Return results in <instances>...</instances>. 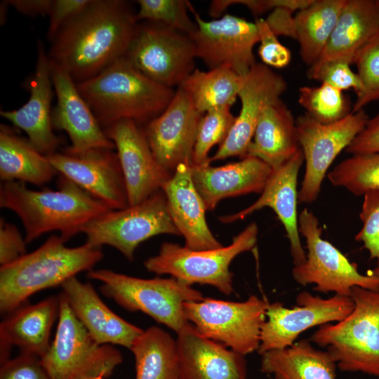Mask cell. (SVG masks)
Masks as SVG:
<instances>
[{
	"label": "cell",
	"mask_w": 379,
	"mask_h": 379,
	"mask_svg": "<svg viewBox=\"0 0 379 379\" xmlns=\"http://www.w3.org/2000/svg\"><path fill=\"white\" fill-rule=\"evenodd\" d=\"M58 171L47 156L28 140L5 125L0 128V178L3 182L19 181L42 186Z\"/></svg>",
	"instance_id": "4dcf8cb0"
},
{
	"label": "cell",
	"mask_w": 379,
	"mask_h": 379,
	"mask_svg": "<svg viewBox=\"0 0 379 379\" xmlns=\"http://www.w3.org/2000/svg\"><path fill=\"white\" fill-rule=\"evenodd\" d=\"M243 77L226 66L208 71L195 69L178 87L204 114L215 108L231 107L238 97Z\"/></svg>",
	"instance_id": "836d02e7"
},
{
	"label": "cell",
	"mask_w": 379,
	"mask_h": 379,
	"mask_svg": "<svg viewBox=\"0 0 379 379\" xmlns=\"http://www.w3.org/2000/svg\"><path fill=\"white\" fill-rule=\"evenodd\" d=\"M378 379H379V378H378Z\"/></svg>",
	"instance_id": "816d5d0a"
},
{
	"label": "cell",
	"mask_w": 379,
	"mask_h": 379,
	"mask_svg": "<svg viewBox=\"0 0 379 379\" xmlns=\"http://www.w3.org/2000/svg\"><path fill=\"white\" fill-rule=\"evenodd\" d=\"M190 168L194 185L207 211L214 209L227 197L261 194L273 171L266 163L251 156L220 166L191 164Z\"/></svg>",
	"instance_id": "cb8c5ba5"
},
{
	"label": "cell",
	"mask_w": 379,
	"mask_h": 379,
	"mask_svg": "<svg viewBox=\"0 0 379 379\" xmlns=\"http://www.w3.org/2000/svg\"><path fill=\"white\" fill-rule=\"evenodd\" d=\"M76 85L103 130L123 119L147 124L164 111L175 93L145 77L125 58Z\"/></svg>",
	"instance_id": "3957f363"
},
{
	"label": "cell",
	"mask_w": 379,
	"mask_h": 379,
	"mask_svg": "<svg viewBox=\"0 0 379 379\" xmlns=\"http://www.w3.org/2000/svg\"><path fill=\"white\" fill-rule=\"evenodd\" d=\"M347 0H313L294 16L295 39L302 61L315 63L325 48Z\"/></svg>",
	"instance_id": "1f68e13d"
},
{
	"label": "cell",
	"mask_w": 379,
	"mask_h": 379,
	"mask_svg": "<svg viewBox=\"0 0 379 379\" xmlns=\"http://www.w3.org/2000/svg\"><path fill=\"white\" fill-rule=\"evenodd\" d=\"M267 304L255 295L243 302L204 298L185 302L184 311L201 335L245 357L260 346Z\"/></svg>",
	"instance_id": "9c48e42d"
},
{
	"label": "cell",
	"mask_w": 379,
	"mask_h": 379,
	"mask_svg": "<svg viewBox=\"0 0 379 379\" xmlns=\"http://www.w3.org/2000/svg\"><path fill=\"white\" fill-rule=\"evenodd\" d=\"M58 173L72 181L112 210L129 206L126 187L117 153L91 149L81 153L66 150L47 156Z\"/></svg>",
	"instance_id": "e0dca14e"
},
{
	"label": "cell",
	"mask_w": 379,
	"mask_h": 379,
	"mask_svg": "<svg viewBox=\"0 0 379 379\" xmlns=\"http://www.w3.org/2000/svg\"><path fill=\"white\" fill-rule=\"evenodd\" d=\"M369 117L364 109L351 112L343 119L329 124H321L306 113L295 120L298 142L305 171L298 201H315L326 172L338 155L352 143L364 128Z\"/></svg>",
	"instance_id": "4fadbf2b"
},
{
	"label": "cell",
	"mask_w": 379,
	"mask_h": 379,
	"mask_svg": "<svg viewBox=\"0 0 379 379\" xmlns=\"http://www.w3.org/2000/svg\"><path fill=\"white\" fill-rule=\"evenodd\" d=\"M255 222L248 225L232 243L215 249L196 251L172 242L163 243L158 253L148 258L144 266L156 274H169L188 285H210L220 293H233L232 261L239 254L252 250L258 240Z\"/></svg>",
	"instance_id": "52a82bcc"
},
{
	"label": "cell",
	"mask_w": 379,
	"mask_h": 379,
	"mask_svg": "<svg viewBox=\"0 0 379 379\" xmlns=\"http://www.w3.org/2000/svg\"><path fill=\"white\" fill-rule=\"evenodd\" d=\"M87 275L99 281L102 293L124 309L142 312L177 333L189 323L184 303L204 298L192 286L173 277L142 279L109 270H92Z\"/></svg>",
	"instance_id": "8992f818"
},
{
	"label": "cell",
	"mask_w": 379,
	"mask_h": 379,
	"mask_svg": "<svg viewBox=\"0 0 379 379\" xmlns=\"http://www.w3.org/2000/svg\"><path fill=\"white\" fill-rule=\"evenodd\" d=\"M58 313L59 298L55 296L10 313L0 324L1 365L10 359L13 345L22 354L43 357L50 347L51 332Z\"/></svg>",
	"instance_id": "4316f807"
},
{
	"label": "cell",
	"mask_w": 379,
	"mask_h": 379,
	"mask_svg": "<svg viewBox=\"0 0 379 379\" xmlns=\"http://www.w3.org/2000/svg\"><path fill=\"white\" fill-rule=\"evenodd\" d=\"M53 341L41 362L52 379H86L108 377L123 361L120 351L112 345L98 343L74 314L61 293Z\"/></svg>",
	"instance_id": "ba28073f"
},
{
	"label": "cell",
	"mask_w": 379,
	"mask_h": 379,
	"mask_svg": "<svg viewBox=\"0 0 379 379\" xmlns=\"http://www.w3.org/2000/svg\"><path fill=\"white\" fill-rule=\"evenodd\" d=\"M372 274L379 278V265L373 270Z\"/></svg>",
	"instance_id": "681fc988"
},
{
	"label": "cell",
	"mask_w": 379,
	"mask_h": 379,
	"mask_svg": "<svg viewBox=\"0 0 379 379\" xmlns=\"http://www.w3.org/2000/svg\"><path fill=\"white\" fill-rule=\"evenodd\" d=\"M0 379H52L40 358L21 353L1 365Z\"/></svg>",
	"instance_id": "7bdbcfd3"
},
{
	"label": "cell",
	"mask_w": 379,
	"mask_h": 379,
	"mask_svg": "<svg viewBox=\"0 0 379 379\" xmlns=\"http://www.w3.org/2000/svg\"><path fill=\"white\" fill-rule=\"evenodd\" d=\"M197 30L191 36L197 58L209 69L226 66L244 77L256 63L253 47L259 43L255 22L225 14L218 19L206 21L190 5Z\"/></svg>",
	"instance_id": "9a60e30c"
},
{
	"label": "cell",
	"mask_w": 379,
	"mask_h": 379,
	"mask_svg": "<svg viewBox=\"0 0 379 379\" xmlns=\"http://www.w3.org/2000/svg\"><path fill=\"white\" fill-rule=\"evenodd\" d=\"M60 236L51 235L34 251L0 268V310L10 314L33 294L62 285L103 258L101 247L85 243L69 248Z\"/></svg>",
	"instance_id": "277c9868"
},
{
	"label": "cell",
	"mask_w": 379,
	"mask_h": 379,
	"mask_svg": "<svg viewBox=\"0 0 379 379\" xmlns=\"http://www.w3.org/2000/svg\"><path fill=\"white\" fill-rule=\"evenodd\" d=\"M300 149L291 111L281 98L267 105L259 117L246 156L258 158L274 170Z\"/></svg>",
	"instance_id": "f1b7e54d"
},
{
	"label": "cell",
	"mask_w": 379,
	"mask_h": 379,
	"mask_svg": "<svg viewBox=\"0 0 379 379\" xmlns=\"http://www.w3.org/2000/svg\"><path fill=\"white\" fill-rule=\"evenodd\" d=\"M255 23L260 38L258 53L262 64L274 68L286 67L291 60L290 50L279 41L265 19L255 18Z\"/></svg>",
	"instance_id": "b9f144b4"
},
{
	"label": "cell",
	"mask_w": 379,
	"mask_h": 379,
	"mask_svg": "<svg viewBox=\"0 0 379 379\" xmlns=\"http://www.w3.org/2000/svg\"><path fill=\"white\" fill-rule=\"evenodd\" d=\"M307 77L342 91L352 88L357 94L361 88L357 73L352 70L350 64L342 61L317 62L310 66Z\"/></svg>",
	"instance_id": "60d3db41"
},
{
	"label": "cell",
	"mask_w": 379,
	"mask_h": 379,
	"mask_svg": "<svg viewBox=\"0 0 379 379\" xmlns=\"http://www.w3.org/2000/svg\"><path fill=\"white\" fill-rule=\"evenodd\" d=\"M230 107L215 108L203 114L197 129L192 164H208L210 150L225 140L236 119Z\"/></svg>",
	"instance_id": "8d00e7d4"
},
{
	"label": "cell",
	"mask_w": 379,
	"mask_h": 379,
	"mask_svg": "<svg viewBox=\"0 0 379 379\" xmlns=\"http://www.w3.org/2000/svg\"><path fill=\"white\" fill-rule=\"evenodd\" d=\"M161 190L172 221L187 248L203 251L222 246L207 224V210L194 185L190 165L180 164Z\"/></svg>",
	"instance_id": "d4e9b609"
},
{
	"label": "cell",
	"mask_w": 379,
	"mask_h": 379,
	"mask_svg": "<svg viewBox=\"0 0 379 379\" xmlns=\"http://www.w3.org/2000/svg\"><path fill=\"white\" fill-rule=\"evenodd\" d=\"M295 302L291 308L279 302L267 304L257 351L260 354L291 346L310 328L343 320L354 307L351 296L335 294L322 298L307 291L296 295Z\"/></svg>",
	"instance_id": "5bb4252c"
},
{
	"label": "cell",
	"mask_w": 379,
	"mask_h": 379,
	"mask_svg": "<svg viewBox=\"0 0 379 379\" xmlns=\"http://www.w3.org/2000/svg\"><path fill=\"white\" fill-rule=\"evenodd\" d=\"M8 4L28 16L49 15L53 0H8Z\"/></svg>",
	"instance_id": "c3c4849f"
},
{
	"label": "cell",
	"mask_w": 379,
	"mask_h": 379,
	"mask_svg": "<svg viewBox=\"0 0 379 379\" xmlns=\"http://www.w3.org/2000/svg\"><path fill=\"white\" fill-rule=\"evenodd\" d=\"M298 230L305 239L307 253L305 262L294 266L291 272L298 284H314L317 291L345 296H351L354 286L379 291V278L361 274L357 264L324 239L318 218L306 208L299 214Z\"/></svg>",
	"instance_id": "30bf717a"
},
{
	"label": "cell",
	"mask_w": 379,
	"mask_h": 379,
	"mask_svg": "<svg viewBox=\"0 0 379 379\" xmlns=\"http://www.w3.org/2000/svg\"><path fill=\"white\" fill-rule=\"evenodd\" d=\"M26 241L17 227L0 220V264L8 265L26 254Z\"/></svg>",
	"instance_id": "ee69618b"
},
{
	"label": "cell",
	"mask_w": 379,
	"mask_h": 379,
	"mask_svg": "<svg viewBox=\"0 0 379 379\" xmlns=\"http://www.w3.org/2000/svg\"><path fill=\"white\" fill-rule=\"evenodd\" d=\"M137 21L145 20L163 24L192 36L197 24L188 14L190 3L186 0H138Z\"/></svg>",
	"instance_id": "74e56055"
},
{
	"label": "cell",
	"mask_w": 379,
	"mask_h": 379,
	"mask_svg": "<svg viewBox=\"0 0 379 379\" xmlns=\"http://www.w3.org/2000/svg\"><path fill=\"white\" fill-rule=\"evenodd\" d=\"M287 88L285 79L264 64L255 63L243 77L238 93L241 107L225 140L208 164L232 157H244L264 107Z\"/></svg>",
	"instance_id": "d6986e66"
},
{
	"label": "cell",
	"mask_w": 379,
	"mask_h": 379,
	"mask_svg": "<svg viewBox=\"0 0 379 379\" xmlns=\"http://www.w3.org/2000/svg\"><path fill=\"white\" fill-rule=\"evenodd\" d=\"M378 34V0H347L317 62L354 63L360 51Z\"/></svg>",
	"instance_id": "83f0119b"
},
{
	"label": "cell",
	"mask_w": 379,
	"mask_h": 379,
	"mask_svg": "<svg viewBox=\"0 0 379 379\" xmlns=\"http://www.w3.org/2000/svg\"><path fill=\"white\" fill-rule=\"evenodd\" d=\"M298 103L317 121L329 124L352 112L351 105L343 91L326 83L299 88Z\"/></svg>",
	"instance_id": "d590c367"
},
{
	"label": "cell",
	"mask_w": 379,
	"mask_h": 379,
	"mask_svg": "<svg viewBox=\"0 0 379 379\" xmlns=\"http://www.w3.org/2000/svg\"><path fill=\"white\" fill-rule=\"evenodd\" d=\"M137 25L127 1L91 0L58 31L48 58L76 83L87 80L125 57Z\"/></svg>",
	"instance_id": "6da1fadb"
},
{
	"label": "cell",
	"mask_w": 379,
	"mask_h": 379,
	"mask_svg": "<svg viewBox=\"0 0 379 379\" xmlns=\"http://www.w3.org/2000/svg\"><path fill=\"white\" fill-rule=\"evenodd\" d=\"M359 218L363 223L355 240L362 242L371 259H376L379 265V190L364 195Z\"/></svg>",
	"instance_id": "ab89813d"
},
{
	"label": "cell",
	"mask_w": 379,
	"mask_h": 379,
	"mask_svg": "<svg viewBox=\"0 0 379 379\" xmlns=\"http://www.w3.org/2000/svg\"><path fill=\"white\" fill-rule=\"evenodd\" d=\"M351 298L352 312L319 326L310 340L326 348L340 371L379 378V291L354 286Z\"/></svg>",
	"instance_id": "5b68a950"
},
{
	"label": "cell",
	"mask_w": 379,
	"mask_h": 379,
	"mask_svg": "<svg viewBox=\"0 0 379 379\" xmlns=\"http://www.w3.org/2000/svg\"><path fill=\"white\" fill-rule=\"evenodd\" d=\"M0 206L18 216L27 244L51 231L60 232L67 241L89 222L112 210L62 175L56 190H33L22 182H3Z\"/></svg>",
	"instance_id": "7a4b0ae2"
},
{
	"label": "cell",
	"mask_w": 379,
	"mask_h": 379,
	"mask_svg": "<svg viewBox=\"0 0 379 379\" xmlns=\"http://www.w3.org/2000/svg\"><path fill=\"white\" fill-rule=\"evenodd\" d=\"M177 335L178 379H247L244 356L201 335L190 322Z\"/></svg>",
	"instance_id": "603a6c76"
},
{
	"label": "cell",
	"mask_w": 379,
	"mask_h": 379,
	"mask_svg": "<svg viewBox=\"0 0 379 379\" xmlns=\"http://www.w3.org/2000/svg\"><path fill=\"white\" fill-rule=\"evenodd\" d=\"M327 177L331 185L344 187L355 196L379 190V152L352 154Z\"/></svg>",
	"instance_id": "e575fe53"
},
{
	"label": "cell",
	"mask_w": 379,
	"mask_h": 379,
	"mask_svg": "<svg viewBox=\"0 0 379 379\" xmlns=\"http://www.w3.org/2000/svg\"><path fill=\"white\" fill-rule=\"evenodd\" d=\"M105 378L106 377H105L104 375H97V376H94V377L88 378H86V379H105Z\"/></svg>",
	"instance_id": "f907efd6"
},
{
	"label": "cell",
	"mask_w": 379,
	"mask_h": 379,
	"mask_svg": "<svg viewBox=\"0 0 379 379\" xmlns=\"http://www.w3.org/2000/svg\"><path fill=\"white\" fill-rule=\"evenodd\" d=\"M291 0H281L279 7L274 8L265 19L272 32L280 35L295 39L294 11L291 10Z\"/></svg>",
	"instance_id": "7dc6e473"
},
{
	"label": "cell",
	"mask_w": 379,
	"mask_h": 379,
	"mask_svg": "<svg viewBox=\"0 0 379 379\" xmlns=\"http://www.w3.org/2000/svg\"><path fill=\"white\" fill-rule=\"evenodd\" d=\"M345 151L352 154L379 152V114L368 120Z\"/></svg>",
	"instance_id": "bcb514c9"
},
{
	"label": "cell",
	"mask_w": 379,
	"mask_h": 379,
	"mask_svg": "<svg viewBox=\"0 0 379 379\" xmlns=\"http://www.w3.org/2000/svg\"><path fill=\"white\" fill-rule=\"evenodd\" d=\"M135 379H178L176 340L158 326L144 331L131 348Z\"/></svg>",
	"instance_id": "d6a6232c"
},
{
	"label": "cell",
	"mask_w": 379,
	"mask_h": 379,
	"mask_svg": "<svg viewBox=\"0 0 379 379\" xmlns=\"http://www.w3.org/2000/svg\"><path fill=\"white\" fill-rule=\"evenodd\" d=\"M81 232L86 243L110 246L131 261L137 247L148 239L159 234L180 236L162 190L137 204L109 210L86 224Z\"/></svg>",
	"instance_id": "8fae6325"
},
{
	"label": "cell",
	"mask_w": 379,
	"mask_h": 379,
	"mask_svg": "<svg viewBox=\"0 0 379 379\" xmlns=\"http://www.w3.org/2000/svg\"><path fill=\"white\" fill-rule=\"evenodd\" d=\"M91 0H53L47 37L51 41L60 27L84 10Z\"/></svg>",
	"instance_id": "f6af8a7d"
},
{
	"label": "cell",
	"mask_w": 379,
	"mask_h": 379,
	"mask_svg": "<svg viewBox=\"0 0 379 379\" xmlns=\"http://www.w3.org/2000/svg\"><path fill=\"white\" fill-rule=\"evenodd\" d=\"M51 74L57 103L52 110L53 129L65 131L71 141L65 150L71 153L102 148L113 149L90 107L80 94L76 82L61 67L50 60Z\"/></svg>",
	"instance_id": "ffe728a7"
},
{
	"label": "cell",
	"mask_w": 379,
	"mask_h": 379,
	"mask_svg": "<svg viewBox=\"0 0 379 379\" xmlns=\"http://www.w3.org/2000/svg\"><path fill=\"white\" fill-rule=\"evenodd\" d=\"M62 293L75 316L93 338L101 345H117L131 350L143 333L112 311L90 283L76 277L61 285Z\"/></svg>",
	"instance_id": "484cf974"
},
{
	"label": "cell",
	"mask_w": 379,
	"mask_h": 379,
	"mask_svg": "<svg viewBox=\"0 0 379 379\" xmlns=\"http://www.w3.org/2000/svg\"><path fill=\"white\" fill-rule=\"evenodd\" d=\"M114 144L124 175L129 206L161 190L172 174L155 159L144 129L134 121L123 119L104 129Z\"/></svg>",
	"instance_id": "ac0fdd59"
},
{
	"label": "cell",
	"mask_w": 379,
	"mask_h": 379,
	"mask_svg": "<svg viewBox=\"0 0 379 379\" xmlns=\"http://www.w3.org/2000/svg\"><path fill=\"white\" fill-rule=\"evenodd\" d=\"M354 63L361 83L352 112L364 109L370 102L379 100V34L360 51Z\"/></svg>",
	"instance_id": "f35d334b"
},
{
	"label": "cell",
	"mask_w": 379,
	"mask_h": 379,
	"mask_svg": "<svg viewBox=\"0 0 379 379\" xmlns=\"http://www.w3.org/2000/svg\"><path fill=\"white\" fill-rule=\"evenodd\" d=\"M378 1H379V0H378Z\"/></svg>",
	"instance_id": "f5cc1de1"
},
{
	"label": "cell",
	"mask_w": 379,
	"mask_h": 379,
	"mask_svg": "<svg viewBox=\"0 0 379 379\" xmlns=\"http://www.w3.org/2000/svg\"><path fill=\"white\" fill-rule=\"evenodd\" d=\"M124 58L147 78L173 88L195 69L197 56L190 36L146 21L138 24Z\"/></svg>",
	"instance_id": "7c38bea8"
},
{
	"label": "cell",
	"mask_w": 379,
	"mask_h": 379,
	"mask_svg": "<svg viewBox=\"0 0 379 379\" xmlns=\"http://www.w3.org/2000/svg\"><path fill=\"white\" fill-rule=\"evenodd\" d=\"M202 116L190 95L178 87L164 111L145 124L143 129L152 154L169 173L181 164H192Z\"/></svg>",
	"instance_id": "2e32d148"
},
{
	"label": "cell",
	"mask_w": 379,
	"mask_h": 379,
	"mask_svg": "<svg viewBox=\"0 0 379 379\" xmlns=\"http://www.w3.org/2000/svg\"><path fill=\"white\" fill-rule=\"evenodd\" d=\"M28 87L30 95L25 105L17 109L1 110L0 114L24 131L30 143L39 152L48 156L57 152L61 142L52 126L51 107L53 86L50 59L40 41L37 45L35 69Z\"/></svg>",
	"instance_id": "7402d4cb"
},
{
	"label": "cell",
	"mask_w": 379,
	"mask_h": 379,
	"mask_svg": "<svg viewBox=\"0 0 379 379\" xmlns=\"http://www.w3.org/2000/svg\"><path fill=\"white\" fill-rule=\"evenodd\" d=\"M261 355L260 371L272 379H335L337 364L327 351L314 348L308 340Z\"/></svg>",
	"instance_id": "f546056e"
},
{
	"label": "cell",
	"mask_w": 379,
	"mask_h": 379,
	"mask_svg": "<svg viewBox=\"0 0 379 379\" xmlns=\"http://www.w3.org/2000/svg\"><path fill=\"white\" fill-rule=\"evenodd\" d=\"M303 162L304 156L300 148L290 159L272 171L260 196L254 203L239 212L219 218L222 222L230 223L243 220L265 207L271 208L286 232L294 266L306 260V253L299 235L297 212L298 176Z\"/></svg>",
	"instance_id": "44dd1931"
}]
</instances>
